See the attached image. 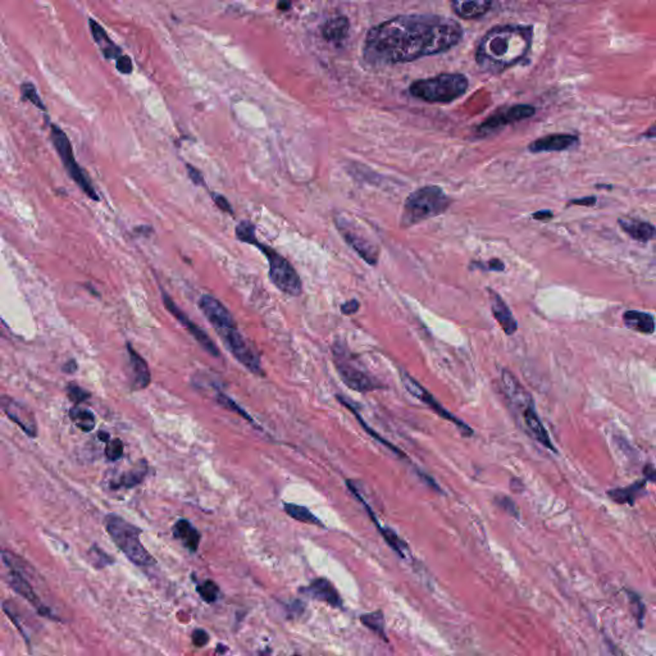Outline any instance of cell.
Segmentation results:
<instances>
[{"label":"cell","instance_id":"cell-1","mask_svg":"<svg viewBox=\"0 0 656 656\" xmlns=\"http://www.w3.org/2000/svg\"><path fill=\"white\" fill-rule=\"evenodd\" d=\"M464 36L463 27L439 15H401L372 27L363 45V59L372 67L409 63L453 49Z\"/></svg>","mask_w":656,"mask_h":656},{"label":"cell","instance_id":"cell-2","mask_svg":"<svg viewBox=\"0 0 656 656\" xmlns=\"http://www.w3.org/2000/svg\"><path fill=\"white\" fill-rule=\"evenodd\" d=\"M531 26L504 25L491 28L476 49V63L483 72L501 74L518 65L531 49Z\"/></svg>","mask_w":656,"mask_h":656},{"label":"cell","instance_id":"cell-3","mask_svg":"<svg viewBox=\"0 0 656 656\" xmlns=\"http://www.w3.org/2000/svg\"><path fill=\"white\" fill-rule=\"evenodd\" d=\"M451 204V199L439 186L428 185L412 192L404 203L401 227H412L433 217L444 215Z\"/></svg>","mask_w":656,"mask_h":656},{"label":"cell","instance_id":"cell-4","mask_svg":"<svg viewBox=\"0 0 656 656\" xmlns=\"http://www.w3.org/2000/svg\"><path fill=\"white\" fill-rule=\"evenodd\" d=\"M104 525L115 545L133 564L142 568L155 565V559L150 555L149 551L140 541L142 531L139 527L117 514L107 515L104 519Z\"/></svg>","mask_w":656,"mask_h":656},{"label":"cell","instance_id":"cell-5","mask_svg":"<svg viewBox=\"0 0 656 656\" xmlns=\"http://www.w3.org/2000/svg\"><path fill=\"white\" fill-rule=\"evenodd\" d=\"M469 87V81L463 74L440 75L417 80L409 86L413 98L427 103H451L463 96Z\"/></svg>","mask_w":656,"mask_h":656},{"label":"cell","instance_id":"cell-6","mask_svg":"<svg viewBox=\"0 0 656 656\" xmlns=\"http://www.w3.org/2000/svg\"><path fill=\"white\" fill-rule=\"evenodd\" d=\"M333 366L340 376L342 382L351 390L360 394H368L372 391L382 390L385 385L380 382L366 369L359 366L357 358L348 349L345 342L335 341L333 344Z\"/></svg>","mask_w":656,"mask_h":656},{"label":"cell","instance_id":"cell-7","mask_svg":"<svg viewBox=\"0 0 656 656\" xmlns=\"http://www.w3.org/2000/svg\"><path fill=\"white\" fill-rule=\"evenodd\" d=\"M253 245L266 255L268 266H269V271H268L269 280L272 281L274 286L290 296L301 295L303 283L300 280L299 274L295 271V268L291 266L290 262L286 258H283L281 254H278L276 250L272 249L271 246L264 245L258 240Z\"/></svg>","mask_w":656,"mask_h":656},{"label":"cell","instance_id":"cell-8","mask_svg":"<svg viewBox=\"0 0 656 656\" xmlns=\"http://www.w3.org/2000/svg\"><path fill=\"white\" fill-rule=\"evenodd\" d=\"M50 139L53 142V145L54 148L57 150V153L59 154V158L62 160L63 166L66 168L67 172L69 177L75 181L78 187L83 190L90 199L95 200V201H99L100 198L98 196V192H95L94 186H92V181L90 178L86 176V174L83 172V168L78 166L77 160L75 158V154H74V149H72V144L69 142L68 136H67L66 133L54 124H50Z\"/></svg>","mask_w":656,"mask_h":656},{"label":"cell","instance_id":"cell-9","mask_svg":"<svg viewBox=\"0 0 656 656\" xmlns=\"http://www.w3.org/2000/svg\"><path fill=\"white\" fill-rule=\"evenodd\" d=\"M400 380H401V383L404 386V389L412 395L414 396L416 399L419 400L424 403L427 407L430 409H432L433 412L437 414V416L446 419L450 423L454 424L457 428V431L462 433L464 437H472L473 436L474 431L471 428L469 424L465 423L463 422L460 418H457V416H454L451 412H448L446 407H442L440 401L435 399L432 394L428 390H426L423 386L421 383L418 382L417 380H414L410 374L407 372H404L401 371L400 372Z\"/></svg>","mask_w":656,"mask_h":656},{"label":"cell","instance_id":"cell-10","mask_svg":"<svg viewBox=\"0 0 656 656\" xmlns=\"http://www.w3.org/2000/svg\"><path fill=\"white\" fill-rule=\"evenodd\" d=\"M335 224L350 246L355 250L368 264L376 266L380 257V250L376 242L371 240L366 233L346 216L335 217Z\"/></svg>","mask_w":656,"mask_h":656},{"label":"cell","instance_id":"cell-11","mask_svg":"<svg viewBox=\"0 0 656 656\" xmlns=\"http://www.w3.org/2000/svg\"><path fill=\"white\" fill-rule=\"evenodd\" d=\"M217 333L221 337V340L224 341L226 348L233 354V357L240 362L242 366L246 367L250 372H253L254 374L263 376L264 372H263V368L260 364V359H259L257 351L253 349L251 345H249L246 340L244 339V336L241 335L237 326L219 330V331H217Z\"/></svg>","mask_w":656,"mask_h":656},{"label":"cell","instance_id":"cell-12","mask_svg":"<svg viewBox=\"0 0 656 656\" xmlns=\"http://www.w3.org/2000/svg\"><path fill=\"white\" fill-rule=\"evenodd\" d=\"M535 113H536V108L528 104H516L512 107L498 109L492 116L485 119L481 125L477 127L476 133L478 136H487L504 128L505 126L531 118L532 116H535Z\"/></svg>","mask_w":656,"mask_h":656},{"label":"cell","instance_id":"cell-13","mask_svg":"<svg viewBox=\"0 0 656 656\" xmlns=\"http://www.w3.org/2000/svg\"><path fill=\"white\" fill-rule=\"evenodd\" d=\"M162 299H163V303H165L167 309L171 312V314L175 317L180 323L183 324V327L189 331V333L192 335L195 340L198 341L200 346L205 350L207 353H209L212 357H219L221 351L217 348L213 340L209 337L208 333H205L204 330H201L198 324L194 323L189 316L183 312V309H180L175 301L171 299V296L167 294L166 291H162Z\"/></svg>","mask_w":656,"mask_h":656},{"label":"cell","instance_id":"cell-14","mask_svg":"<svg viewBox=\"0 0 656 656\" xmlns=\"http://www.w3.org/2000/svg\"><path fill=\"white\" fill-rule=\"evenodd\" d=\"M199 307L216 331L237 326L230 310L212 295H203L199 300Z\"/></svg>","mask_w":656,"mask_h":656},{"label":"cell","instance_id":"cell-15","mask_svg":"<svg viewBox=\"0 0 656 656\" xmlns=\"http://www.w3.org/2000/svg\"><path fill=\"white\" fill-rule=\"evenodd\" d=\"M516 410L521 413V418L523 421L527 432L530 433L535 440L539 441L542 446H545L551 451H557L554 448V445H553V442L550 440V436H548L546 428L544 427V424L539 418V414H537L535 405H533V401L531 400V401L525 403L523 405L516 407Z\"/></svg>","mask_w":656,"mask_h":656},{"label":"cell","instance_id":"cell-16","mask_svg":"<svg viewBox=\"0 0 656 656\" xmlns=\"http://www.w3.org/2000/svg\"><path fill=\"white\" fill-rule=\"evenodd\" d=\"M1 405L9 419H12L15 423L18 424L24 430V432L27 433L30 437L37 436L36 421H35L33 412L28 407L18 403L16 400L9 399L7 396L3 398Z\"/></svg>","mask_w":656,"mask_h":656},{"label":"cell","instance_id":"cell-17","mask_svg":"<svg viewBox=\"0 0 656 656\" xmlns=\"http://www.w3.org/2000/svg\"><path fill=\"white\" fill-rule=\"evenodd\" d=\"M578 144V137L572 133H551L532 142L528 146L531 153H551L564 151L574 148Z\"/></svg>","mask_w":656,"mask_h":656},{"label":"cell","instance_id":"cell-18","mask_svg":"<svg viewBox=\"0 0 656 656\" xmlns=\"http://www.w3.org/2000/svg\"><path fill=\"white\" fill-rule=\"evenodd\" d=\"M489 294H490L492 316L498 321V323L500 324V327L503 328V331L505 333V335H507V336L514 335L516 330H518V323L515 321L510 308L507 307V303L498 295L496 291L489 289Z\"/></svg>","mask_w":656,"mask_h":656},{"label":"cell","instance_id":"cell-19","mask_svg":"<svg viewBox=\"0 0 656 656\" xmlns=\"http://www.w3.org/2000/svg\"><path fill=\"white\" fill-rule=\"evenodd\" d=\"M304 591L310 598L326 603L331 607H340L342 605V598L339 591L326 578H317Z\"/></svg>","mask_w":656,"mask_h":656},{"label":"cell","instance_id":"cell-20","mask_svg":"<svg viewBox=\"0 0 656 656\" xmlns=\"http://www.w3.org/2000/svg\"><path fill=\"white\" fill-rule=\"evenodd\" d=\"M621 228L633 240L646 244L655 239L656 227L650 222H645L634 218H621L618 221Z\"/></svg>","mask_w":656,"mask_h":656},{"label":"cell","instance_id":"cell-21","mask_svg":"<svg viewBox=\"0 0 656 656\" xmlns=\"http://www.w3.org/2000/svg\"><path fill=\"white\" fill-rule=\"evenodd\" d=\"M8 568L9 584H10V587L16 591L17 594H19L22 598H26L28 603H31L33 607L39 610V613H42V614L49 613L47 607H42V601L36 596V594H35V591L33 590L31 584H30L25 577L22 575V573L17 572L12 566H8Z\"/></svg>","mask_w":656,"mask_h":656},{"label":"cell","instance_id":"cell-22","mask_svg":"<svg viewBox=\"0 0 656 656\" xmlns=\"http://www.w3.org/2000/svg\"><path fill=\"white\" fill-rule=\"evenodd\" d=\"M127 350H128V357H130L133 389L135 390L146 389L149 386L150 380H151L149 367L146 364L145 359L140 357L139 353L133 349L130 344L127 345Z\"/></svg>","mask_w":656,"mask_h":656},{"label":"cell","instance_id":"cell-23","mask_svg":"<svg viewBox=\"0 0 656 656\" xmlns=\"http://www.w3.org/2000/svg\"><path fill=\"white\" fill-rule=\"evenodd\" d=\"M89 26H90V31H92L94 40L99 45L100 50H101V53L106 58L116 59L117 60L119 57L124 56L121 48L109 39L108 33H106V30L95 19L90 18Z\"/></svg>","mask_w":656,"mask_h":656},{"label":"cell","instance_id":"cell-24","mask_svg":"<svg viewBox=\"0 0 656 656\" xmlns=\"http://www.w3.org/2000/svg\"><path fill=\"white\" fill-rule=\"evenodd\" d=\"M174 536L183 542V546L192 553H196L199 548V531L187 519H178L174 525Z\"/></svg>","mask_w":656,"mask_h":656},{"label":"cell","instance_id":"cell-25","mask_svg":"<svg viewBox=\"0 0 656 656\" xmlns=\"http://www.w3.org/2000/svg\"><path fill=\"white\" fill-rule=\"evenodd\" d=\"M492 1H453L451 8L459 18L463 19H477L485 16L491 7Z\"/></svg>","mask_w":656,"mask_h":656},{"label":"cell","instance_id":"cell-26","mask_svg":"<svg viewBox=\"0 0 656 656\" xmlns=\"http://www.w3.org/2000/svg\"><path fill=\"white\" fill-rule=\"evenodd\" d=\"M349 19L345 16H335L322 26V36L327 42H340L348 37Z\"/></svg>","mask_w":656,"mask_h":656},{"label":"cell","instance_id":"cell-27","mask_svg":"<svg viewBox=\"0 0 656 656\" xmlns=\"http://www.w3.org/2000/svg\"><path fill=\"white\" fill-rule=\"evenodd\" d=\"M623 321L628 328L645 335H651L655 331L654 317L645 312L627 310L623 314Z\"/></svg>","mask_w":656,"mask_h":656},{"label":"cell","instance_id":"cell-28","mask_svg":"<svg viewBox=\"0 0 656 656\" xmlns=\"http://www.w3.org/2000/svg\"><path fill=\"white\" fill-rule=\"evenodd\" d=\"M146 473H148L146 460H139L130 471H127V472L122 474L118 478V481L112 482V489H119V487L131 489V487H135V486L140 485L144 481Z\"/></svg>","mask_w":656,"mask_h":656},{"label":"cell","instance_id":"cell-29","mask_svg":"<svg viewBox=\"0 0 656 656\" xmlns=\"http://www.w3.org/2000/svg\"><path fill=\"white\" fill-rule=\"evenodd\" d=\"M337 400H339L341 404H342V407H346V409H349L350 412H351V413H353V414L355 416V418H357L358 422H359V423H360V426H362V428H363V430H364V431H366V432L368 433V435H371V437H373L374 440L378 441L380 444H382V445H385V446L389 448V450H391L392 453H396V454H398V455H400V457H407V455H405V454H404V453H403L401 450H399V448H396V446H394V445L391 444L390 441H387L386 440V439H383L382 436H381L380 433L376 432L374 430H372V428H371V427L368 426V423H367L366 421H364V419L362 418V416L359 414V412H358L357 407L353 405V403H351L350 400L346 399V398H344V396H341V395H337Z\"/></svg>","mask_w":656,"mask_h":656},{"label":"cell","instance_id":"cell-30","mask_svg":"<svg viewBox=\"0 0 656 656\" xmlns=\"http://www.w3.org/2000/svg\"><path fill=\"white\" fill-rule=\"evenodd\" d=\"M69 418L83 432H92L95 427V417L89 409L75 405L69 410Z\"/></svg>","mask_w":656,"mask_h":656},{"label":"cell","instance_id":"cell-31","mask_svg":"<svg viewBox=\"0 0 656 656\" xmlns=\"http://www.w3.org/2000/svg\"><path fill=\"white\" fill-rule=\"evenodd\" d=\"M283 509H285L286 514L290 515L292 519H295V521H298V522L313 524V525H318V527H323V523H322V522L317 518L316 515L313 514L308 507L296 505V504H291V503H286V504H283Z\"/></svg>","mask_w":656,"mask_h":656},{"label":"cell","instance_id":"cell-32","mask_svg":"<svg viewBox=\"0 0 656 656\" xmlns=\"http://www.w3.org/2000/svg\"><path fill=\"white\" fill-rule=\"evenodd\" d=\"M360 622L366 625L368 630L377 633L383 640L386 639V630H385V615L381 610L367 613V614L360 615Z\"/></svg>","mask_w":656,"mask_h":656},{"label":"cell","instance_id":"cell-33","mask_svg":"<svg viewBox=\"0 0 656 656\" xmlns=\"http://www.w3.org/2000/svg\"><path fill=\"white\" fill-rule=\"evenodd\" d=\"M645 482L646 481L637 482V483L632 485L631 487H628V489L609 491V496L619 504H630V505H632L634 503V498H637V491H640L645 486Z\"/></svg>","mask_w":656,"mask_h":656},{"label":"cell","instance_id":"cell-34","mask_svg":"<svg viewBox=\"0 0 656 656\" xmlns=\"http://www.w3.org/2000/svg\"><path fill=\"white\" fill-rule=\"evenodd\" d=\"M627 595H628V600H630L632 614L634 616V619H636V622L639 624V627L642 628L644 619H645V613H646L645 604H644L642 598L639 596V594H636V592H633V591L627 590Z\"/></svg>","mask_w":656,"mask_h":656},{"label":"cell","instance_id":"cell-35","mask_svg":"<svg viewBox=\"0 0 656 656\" xmlns=\"http://www.w3.org/2000/svg\"><path fill=\"white\" fill-rule=\"evenodd\" d=\"M235 235L237 240L242 241L253 245L258 240L255 235V226L251 224L250 221H241L240 224L236 226L235 228Z\"/></svg>","mask_w":656,"mask_h":656},{"label":"cell","instance_id":"cell-36","mask_svg":"<svg viewBox=\"0 0 656 656\" xmlns=\"http://www.w3.org/2000/svg\"><path fill=\"white\" fill-rule=\"evenodd\" d=\"M196 591H198L200 598L208 604L216 603L218 598H219V587H218L216 582L210 581V580L203 582L201 584L196 587Z\"/></svg>","mask_w":656,"mask_h":656},{"label":"cell","instance_id":"cell-37","mask_svg":"<svg viewBox=\"0 0 656 656\" xmlns=\"http://www.w3.org/2000/svg\"><path fill=\"white\" fill-rule=\"evenodd\" d=\"M21 94H22V98H24V99L31 101L36 108L42 109L44 112L47 110L44 103H42V98L39 96L37 90H36V87H35V85H33V83H22V85H21Z\"/></svg>","mask_w":656,"mask_h":656},{"label":"cell","instance_id":"cell-38","mask_svg":"<svg viewBox=\"0 0 656 656\" xmlns=\"http://www.w3.org/2000/svg\"><path fill=\"white\" fill-rule=\"evenodd\" d=\"M66 391L68 399L71 400L75 405H80L83 401L92 398V394L83 387H80L77 383H68Z\"/></svg>","mask_w":656,"mask_h":656},{"label":"cell","instance_id":"cell-39","mask_svg":"<svg viewBox=\"0 0 656 656\" xmlns=\"http://www.w3.org/2000/svg\"><path fill=\"white\" fill-rule=\"evenodd\" d=\"M124 450H125V448H124L122 441L119 439H113V440H109L107 442L104 453H106V457H107L109 462H117L124 455Z\"/></svg>","mask_w":656,"mask_h":656},{"label":"cell","instance_id":"cell-40","mask_svg":"<svg viewBox=\"0 0 656 656\" xmlns=\"http://www.w3.org/2000/svg\"><path fill=\"white\" fill-rule=\"evenodd\" d=\"M218 403H219V404H222L224 407H227L228 410H233V412H235V413H237V414H240L241 417H244L245 419H248V421H250V422H253L251 417H249V414H248V413H246L244 409H241V407H239V405H237V404H236L233 400L230 399L228 396H226V395H224V394H219V395H218Z\"/></svg>","mask_w":656,"mask_h":656},{"label":"cell","instance_id":"cell-41","mask_svg":"<svg viewBox=\"0 0 656 656\" xmlns=\"http://www.w3.org/2000/svg\"><path fill=\"white\" fill-rule=\"evenodd\" d=\"M496 504L501 509H504L507 514L513 515L514 518H519V510L512 498L507 496H498L496 498Z\"/></svg>","mask_w":656,"mask_h":656},{"label":"cell","instance_id":"cell-42","mask_svg":"<svg viewBox=\"0 0 656 656\" xmlns=\"http://www.w3.org/2000/svg\"><path fill=\"white\" fill-rule=\"evenodd\" d=\"M116 68L124 75H130L133 72V60L128 57V56H122L119 58L117 59L116 62Z\"/></svg>","mask_w":656,"mask_h":656},{"label":"cell","instance_id":"cell-43","mask_svg":"<svg viewBox=\"0 0 656 656\" xmlns=\"http://www.w3.org/2000/svg\"><path fill=\"white\" fill-rule=\"evenodd\" d=\"M209 642V636L207 632L204 630H195L192 632V644L196 646V648H203Z\"/></svg>","mask_w":656,"mask_h":656},{"label":"cell","instance_id":"cell-44","mask_svg":"<svg viewBox=\"0 0 656 656\" xmlns=\"http://www.w3.org/2000/svg\"><path fill=\"white\" fill-rule=\"evenodd\" d=\"M186 169H187V174H189V177L192 180L194 185L196 186H205V181H204V177L200 174L199 169L194 168L192 165H186Z\"/></svg>","mask_w":656,"mask_h":656},{"label":"cell","instance_id":"cell-45","mask_svg":"<svg viewBox=\"0 0 656 656\" xmlns=\"http://www.w3.org/2000/svg\"><path fill=\"white\" fill-rule=\"evenodd\" d=\"M212 199L216 203L217 207L224 210V212H227L230 215H233V208H231V204L228 203V200L226 199L224 196H222L221 194H212Z\"/></svg>","mask_w":656,"mask_h":656},{"label":"cell","instance_id":"cell-46","mask_svg":"<svg viewBox=\"0 0 656 656\" xmlns=\"http://www.w3.org/2000/svg\"><path fill=\"white\" fill-rule=\"evenodd\" d=\"M359 308H360L359 301L357 299H351L341 305V313L345 314V316H353V314L357 313Z\"/></svg>","mask_w":656,"mask_h":656},{"label":"cell","instance_id":"cell-47","mask_svg":"<svg viewBox=\"0 0 656 656\" xmlns=\"http://www.w3.org/2000/svg\"><path fill=\"white\" fill-rule=\"evenodd\" d=\"M580 205V207H594L596 204V198L595 196H587V198H581V199H574L569 201V205Z\"/></svg>","mask_w":656,"mask_h":656},{"label":"cell","instance_id":"cell-48","mask_svg":"<svg viewBox=\"0 0 656 656\" xmlns=\"http://www.w3.org/2000/svg\"><path fill=\"white\" fill-rule=\"evenodd\" d=\"M485 266H486L485 267V269L495 271V272H501V271L505 269L504 263H503L501 260H498V259H491L490 262H487Z\"/></svg>","mask_w":656,"mask_h":656},{"label":"cell","instance_id":"cell-49","mask_svg":"<svg viewBox=\"0 0 656 656\" xmlns=\"http://www.w3.org/2000/svg\"><path fill=\"white\" fill-rule=\"evenodd\" d=\"M77 368H78L77 362H76L75 359H71V360L67 362L65 366L62 367V371H63L65 373L72 374L75 373L76 371H77Z\"/></svg>","mask_w":656,"mask_h":656},{"label":"cell","instance_id":"cell-50","mask_svg":"<svg viewBox=\"0 0 656 656\" xmlns=\"http://www.w3.org/2000/svg\"><path fill=\"white\" fill-rule=\"evenodd\" d=\"M533 218L537 219V221H548V219H551L554 215L550 212V210H541V212H536L533 213Z\"/></svg>","mask_w":656,"mask_h":656},{"label":"cell","instance_id":"cell-51","mask_svg":"<svg viewBox=\"0 0 656 656\" xmlns=\"http://www.w3.org/2000/svg\"><path fill=\"white\" fill-rule=\"evenodd\" d=\"M644 474L646 477V481H648V480L656 481V469L653 465H646L645 469H644Z\"/></svg>","mask_w":656,"mask_h":656},{"label":"cell","instance_id":"cell-52","mask_svg":"<svg viewBox=\"0 0 656 656\" xmlns=\"http://www.w3.org/2000/svg\"><path fill=\"white\" fill-rule=\"evenodd\" d=\"M644 137L646 139H656V122L648 127V130L644 133Z\"/></svg>","mask_w":656,"mask_h":656},{"label":"cell","instance_id":"cell-53","mask_svg":"<svg viewBox=\"0 0 656 656\" xmlns=\"http://www.w3.org/2000/svg\"><path fill=\"white\" fill-rule=\"evenodd\" d=\"M98 436H99L100 441H104V442H108V441L110 440V437H109V433L99 432V435H98Z\"/></svg>","mask_w":656,"mask_h":656},{"label":"cell","instance_id":"cell-54","mask_svg":"<svg viewBox=\"0 0 656 656\" xmlns=\"http://www.w3.org/2000/svg\"><path fill=\"white\" fill-rule=\"evenodd\" d=\"M290 7L291 3H278V6H277V8L280 10H287Z\"/></svg>","mask_w":656,"mask_h":656}]
</instances>
